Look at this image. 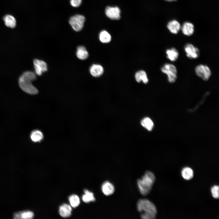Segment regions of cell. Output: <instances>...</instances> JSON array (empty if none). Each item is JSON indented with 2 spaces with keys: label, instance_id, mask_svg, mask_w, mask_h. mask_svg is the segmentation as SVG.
Here are the masks:
<instances>
[{
  "label": "cell",
  "instance_id": "cell-1",
  "mask_svg": "<svg viewBox=\"0 0 219 219\" xmlns=\"http://www.w3.org/2000/svg\"><path fill=\"white\" fill-rule=\"evenodd\" d=\"M36 79V74L31 71L24 72L19 80V86L25 92L31 95L37 94L38 90L32 84V82Z\"/></svg>",
  "mask_w": 219,
  "mask_h": 219
},
{
  "label": "cell",
  "instance_id": "cell-2",
  "mask_svg": "<svg viewBox=\"0 0 219 219\" xmlns=\"http://www.w3.org/2000/svg\"><path fill=\"white\" fill-rule=\"evenodd\" d=\"M138 210L141 213V217L143 219H154L157 213L156 207L151 201L146 199L138 200L137 203Z\"/></svg>",
  "mask_w": 219,
  "mask_h": 219
},
{
  "label": "cell",
  "instance_id": "cell-3",
  "mask_svg": "<svg viewBox=\"0 0 219 219\" xmlns=\"http://www.w3.org/2000/svg\"><path fill=\"white\" fill-rule=\"evenodd\" d=\"M155 177L151 172L146 171L141 179L137 180V184L141 193L146 196L150 193L155 181Z\"/></svg>",
  "mask_w": 219,
  "mask_h": 219
},
{
  "label": "cell",
  "instance_id": "cell-4",
  "mask_svg": "<svg viewBox=\"0 0 219 219\" xmlns=\"http://www.w3.org/2000/svg\"><path fill=\"white\" fill-rule=\"evenodd\" d=\"M161 71L166 75L169 83H173L176 82L177 78V71L174 65L170 63H165L161 67Z\"/></svg>",
  "mask_w": 219,
  "mask_h": 219
},
{
  "label": "cell",
  "instance_id": "cell-5",
  "mask_svg": "<svg viewBox=\"0 0 219 219\" xmlns=\"http://www.w3.org/2000/svg\"><path fill=\"white\" fill-rule=\"evenodd\" d=\"M85 20L84 16L77 14L71 17L69 22L73 29L76 31L81 30L84 26Z\"/></svg>",
  "mask_w": 219,
  "mask_h": 219
},
{
  "label": "cell",
  "instance_id": "cell-6",
  "mask_svg": "<svg viewBox=\"0 0 219 219\" xmlns=\"http://www.w3.org/2000/svg\"><path fill=\"white\" fill-rule=\"evenodd\" d=\"M195 70L196 75L205 81H208L211 75L210 68L205 65H198L196 66Z\"/></svg>",
  "mask_w": 219,
  "mask_h": 219
},
{
  "label": "cell",
  "instance_id": "cell-7",
  "mask_svg": "<svg viewBox=\"0 0 219 219\" xmlns=\"http://www.w3.org/2000/svg\"><path fill=\"white\" fill-rule=\"evenodd\" d=\"M184 50L186 56L189 59H196L200 56L199 49L192 44H186L184 47Z\"/></svg>",
  "mask_w": 219,
  "mask_h": 219
},
{
  "label": "cell",
  "instance_id": "cell-8",
  "mask_svg": "<svg viewBox=\"0 0 219 219\" xmlns=\"http://www.w3.org/2000/svg\"><path fill=\"white\" fill-rule=\"evenodd\" d=\"M105 13L108 17L112 20H119L120 18V10L117 6L106 7Z\"/></svg>",
  "mask_w": 219,
  "mask_h": 219
},
{
  "label": "cell",
  "instance_id": "cell-9",
  "mask_svg": "<svg viewBox=\"0 0 219 219\" xmlns=\"http://www.w3.org/2000/svg\"><path fill=\"white\" fill-rule=\"evenodd\" d=\"M33 64L35 73L38 75H41L43 72L47 70V64L43 61L35 59L33 60Z\"/></svg>",
  "mask_w": 219,
  "mask_h": 219
},
{
  "label": "cell",
  "instance_id": "cell-10",
  "mask_svg": "<svg viewBox=\"0 0 219 219\" xmlns=\"http://www.w3.org/2000/svg\"><path fill=\"white\" fill-rule=\"evenodd\" d=\"M101 188L103 193L106 196H109L113 194L115 190L113 185L108 181L103 182Z\"/></svg>",
  "mask_w": 219,
  "mask_h": 219
},
{
  "label": "cell",
  "instance_id": "cell-11",
  "mask_svg": "<svg viewBox=\"0 0 219 219\" xmlns=\"http://www.w3.org/2000/svg\"><path fill=\"white\" fill-rule=\"evenodd\" d=\"M89 71L91 74L93 76L98 77L101 76L103 73L104 70L100 65L93 64L90 68Z\"/></svg>",
  "mask_w": 219,
  "mask_h": 219
},
{
  "label": "cell",
  "instance_id": "cell-12",
  "mask_svg": "<svg viewBox=\"0 0 219 219\" xmlns=\"http://www.w3.org/2000/svg\"><path fill=\"white\" fill-rule=\"evenodd\" d=\"M165 53L167 58L172 62L176 61L179 56V53L178 50L174 47H172L167 49Z\"/></svg>",
  "mask_w": 219,
  "mask_h": 219
},
{
  "label": "cell",
  "instance_id": "cell-13",
  "mask_svg": "<svg viewBox=\"0 0 219 219\" xmlns=\"http://www.w3.org/2000/svg\"><path fill=\"white\" fill-rule=\"evenodd\" d=\"M167 27L172 33L177 34L181 28L180 23L176 20H173L169 22L167 24Z\"/></svg>",
  "mask_w": 219,
  "mask_h": 219
},
{
  "label": "cell",
  "instance_id": "cell-14",
  "mask_svg": "<svg viewBox=\"0 0 219 219\" xmlns=\"http://www.w3.org/2000/svg\"><path fill=\"white\" fill-rule=\"evenodd\" d=\"M34 213L30 211H20L13 215L14 219H32L34 217Z\"/></svg>",
  "mask_w": 219,
  "mask_h": 219
},
{
  "label": "cell",
  "instance_id": "cell-15",
  "mask_svg": "<svg viewBox=\"0 0 219 219\" xmlns=\"http://www.w3.org/2000/svg\"><path fill=\"white\" fill-rule=\"evenodd\" d=\"M72 211V208L68 204H64L60 206L59 208V212L60 215L64 217H69Z\"/></svg>",
  "mask_w": 219,
  "mask_h": 219
},
{
  "label": "cell",
  "instance_id": "cell-16",
  "mask_svg": "<svg viewBox=\"0 0 219 219\" xmlns=\"http://www.w3.org/2000/svg\"><path fill=\"white\" fill-rule=\"evenodd\" d=\"M194 27L193 24L189 22H185L181 27L183 33L185 35L190 36L192 35L194 32Z\"/></svg>",
  "mask_w": 219,
  "mask_h": 219
},
{
  "label": "cell",
  "instance_id": "cell-17",
  "mask_svg": "<svg viewBox=\"0 0 219 219\" xmlns=\"http://www.w3.org/2000/svg\"><path fill=\"white\" fill-rule=\"evenodd\" d=\"M76 54L77 57L82 60L86 59L89 56L88 52L83 46H81L77 47Z\"/></svg>",
  "mask_w": 219,
  "mask_h": 219
},
{
  "label": "cell",
  "instance_id": "cell-18",
  "mask_svg": "<svg viewBox=\"0 0 219 219\" xmlns=\"http://www.w3.org/2000/svg\"><path fill=\"white\" fill-rule=\"evenodd\" d=\"M136 81L138 83L141 81L146 84L148 82V79L146 72L143 70H140L137 72L135 75Z\"/></svg>",
  "mask_w": 219,
  "mask_h": 219
},
{
  "label": "cell",
  "instance_id": "cell-19",
  "mask_svg": "<svg viewBox=\"0 0 219 219\" xmlns=\"http://www.w3.org/2000/svg\"><path fill=\"white\" fill-rule=\"evenodd\" d=\"M5 25L8 27L13 28L16 25V21L15 18L10 15H5L3 17Z\"/></svg>",
  "mask_w": 219,
  "mask_h": 219
},
{
  "label": "cell",
  "instance_id": "cell-20",
  "mask_svg": "<svg viewBox=\"0 0 219 219\" xmlns=\"http://www.w3.org/2000/svg\"><path fill=\"white\" fill-rule=\"evenodd\" d=\"M141 124L142 126L149 131H151L154 127L153 122L148 117L143 118L141 121Z\"/></svg>",
  "mask_w": 219,
  "mask_h": 219
},
{
  "label": "cell",
  "instance_id": "cell-21",
  "mask_svg": "<svg viewBox=\"0 0 219 219\" xmlns=\"http://www.w3.org/2000/svg\"><path fill=\"white\" fill-rule=\"evenodd\" d=\"M181 174L183 178L186 180H189L191 179L193 176V170L188 167H185L182 169Z\"/></svg>",
  "mask_w": 219,
  "mask_h": 219
},
{
  "label": "cell",
  "instance_id": "cell-22",
  "mask_svg": "<svg viewBox=\"0 0 219 219\" xmlns=\"http://www.w3.org/2000/svg\"><path fill=\"white\" fill-rule=\"evenodd\" d=\"M99 38L100 41L104 43L109 42L111 39L110 35L105 30H102L100 33Z\"/></svg>",
  "mask_w": 219,
  "mask_h": 219
},
{
  "label": "cell",
  "instance_id": "cell-23",
  "mask_svg": "<svg viewBox=\"0 0 219 219\" xmlns=\"http://www.w3.org/2000/svg\"><path fill=\"white\" fill-rule=\"evenodd\" d=\"M30 137L32 140L33 142H39L43 139V135L40 131L36 130L31 133Z\"/></svg>",
  "mask_w": 219,
  "mask_h": 219
},
{
  "label": "cell",
  "instance_id": "cell-24",
  "mask_svg": "<svg viewBox=\"0 0 219 219\" xmlns=\"http://www.w3.org/2000/svg\"><path fill=\"white\" fill-rule=\"evenodd\" d=\"M84 193L85 194L82 197V200L84 202L88 203L95 201L96 199L92 193L86 189L85 190Z\"/></svg>",
  "mask_w": 219,
  "mask_h": 219
},
{
  "label": "cell",
  "instance_id": "cell-25",
  "mask_svg": "<svg viewBox=\"0 0 219 219\" xmlns=\"http://www.w3.org/2000/svg\"><path fill=\"white\" fill-rule=\"evenodd\" d=\"M69 200L71 206L73 207H78L80 203V199L78 196L76 195H72L69 197Z\"/></svg>",
  "mask_w": 219,
  "mask_h": 219
},
{
  "label": "cell",
  "instance_id": "cell-26",
  "mask_svg": "<svg viewBox=\"0 0 219 219\" xmlns=\"http://www.w3.org/2000/svg\"><path fill=\"white\" fill-rule=\"evenodd\" d=\"M211 193L213 197L217 199L219 197V187L218 186L215 185L212 187L211 189Z\"/></svg>",
  "mask_w": 219,
  "mask_h": 219
},
{
  "label": "cell",
  "instance_id": "cell-27",
  "mask_svg": "<svg viewBox=\"0 0 219 219\" xmlns=\"http://www.w3.org/2000/svg\"><path fill=\"white\" fill-rule=\"evenodd\" d=\"M82 2V0H70V4L72 6L75 7L79 6Z\"/></svg>",
  "mask_w": 219,
  "mask_h": 219
},
{
  "label": "cell",
  "instance_id": "cell-28",
  "mask_svg": "<svg viewBox=\"0 0 219 219\" xmlns=\"http://www.w3.org/2000/svg\"><path fill=\"white\" fill-rule=\"evenodd\" d=\"M165 0L167 1H168V2H172V1H175L176 0Z\"/></svg>",
  "mask_w": 219,
  "mask_h": 219
}]
</instances>
